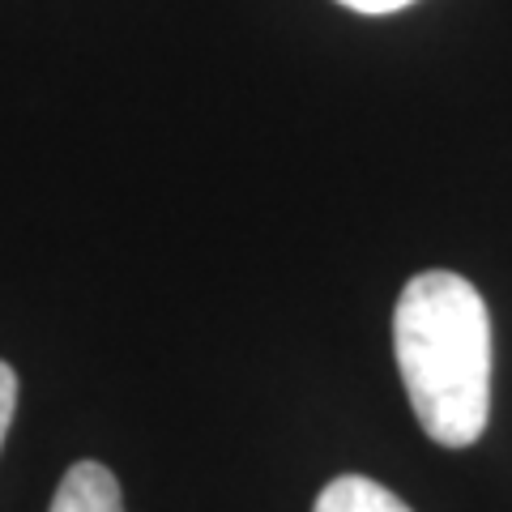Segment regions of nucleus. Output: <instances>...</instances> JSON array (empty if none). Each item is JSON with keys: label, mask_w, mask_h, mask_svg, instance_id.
<instances>
[{"label": "nucleus", "mask_w": 512, "mask_h": 512, "mask_svg": "<svg viewBox=\"0 0 512 512\" xmlns=\"http://www.w3.org/2000/svg\"><path fill=\"white\" fill-rule=\"evenodd\" d=\"M393 350L427 440L470 448L491 419V316L453 269L410 278L393 312Z\"/></svg>", "instance_id": "obj_1"}, {"label": "nucleus", "mask_w": 512, "mask_h": 512, "mask_svg": "<svg viewBox=\"0 0 512 512\" xmlns=\"http://www.w3.org/2000/svg\"><path fill=\"white\" fill-rule=\"evenodd\" d=\"M47 512H124V495L116 474L99 461H77V466L60 478Z\"/></svg>", "instance_id": "obj_2"}, {"label": "nucleus", "mask_w": 512, "mask_h": 512, "mask_svg": "<svg viewBox=\"0 0 512 512\" xmlns=\"http://www.w3.org/2000/svg\"><path fill=\"white\" fill-rule=\"evenodd\" d=\"M312 512H414V508L397 491L380 487L376 478L338 474L333 483H325V491L316 495Z\"/></svg>", "instance_id": "obj_3"}, {"label": "nucleus", "mask_w": 512, "mask_h": 512, "mask_svg": "<svg viewBox=\"0 0 512 512\" xmlns=\"http://www.w3.org/2000/svg\"><path fill=\"white\" fill-rule=\"evenodd\" d=\"M13 406H18V376H13L9 363H0V448H5V436H9Z\"/></svg>", "instance_id": "obj_4"}, {"label": "nucleus", "mask_w": 512, "mask_h": 512, "mask_svg": "<svg viewBox=\"0 0 512 512\" xmlns=\"http://www.w3.org/2000/svg\"><path fill=\"white\" fill-rule=\"evenodd\" d=\"M338 5L355 9V13H393V9L414 5V0H338Z\"/></svg>", "instance_id": "obj_5"}]
</instances>
